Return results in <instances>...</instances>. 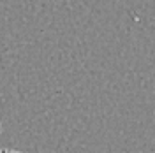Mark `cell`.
Segmentation results:
<instances>
[{
  "label": "cell",
  "mask_w": 155,
  "mask_h": 153,
  "mask_svg": "<svg viewBox=\"0 0 155 153\" xmlns=\"http://www.w3.org/2000/svg\"><path fill=\"white\" fill-rule=\"evenodd\" d=\"M0 153H19V151H12V150H4V151H0Z\"/></svg>",
  "instance_id": "1"
}]
</instances>
